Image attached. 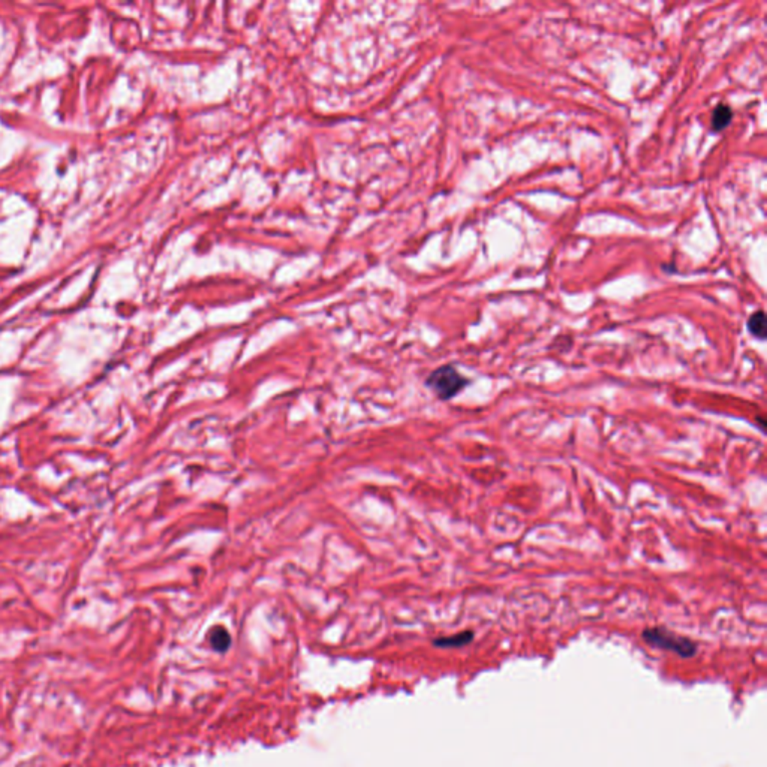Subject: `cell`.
<instances>
[{"label":"cell","instance_id":"1","mask_svg":"<svg viewBox=\"0 0 767 767\" xmlns=\"http://www.w3.org/2000/svg\"><path fill=\"white\" fill-rule=\"evenodd\" d=\"M426 386L429 387L441 401H450L459 394L466 386H469V379L459 374V371L451 364L438 367L426 379Z\"/></svg>","mask_w":767,"mask_h":767},{"label":"cell","instance_id":"2","mask_svg":"<svg viewBox=\"0 0 767 767\" xmlns=\"http://www.w3.org/2000/svg\"><path fill=\"white\" fill-rule=\"evenodd\" d=\"M642 637L646 643L651 646L666 649V651H671L684 658L694 657L697 652L696 643H692L689 639L677 636V634L666 629V628H647L643 631Z\"/></svg>","mask_w":767,"mask_h":767},{"label":"cell","instance_id":"3","mask_svg":"<svg viewBox=\"0 0 767 767\" xmlns=\"http://www.w3.org/2000/svg\"><path fill=\"white\" fill-rule=\"evenodd\" d=\"M731 119H733V111L729 105L726 104L716 105L712 113V129L715 132L724 130L730 125Z\"/></svg>","mask_w":767,"mask_h":767},{"label":"cell","instance_id":"4","mask_svg":"<svg viewBox=\"0 0 767 767\" xmlns=\"http://www.w3.org/2000/svg\"><path fill=\"white\" fill-rule=\"evenodd\" d=\"M209 640L216 652H225L231 646V636L224 627H215L209 634Z\"/></svg>","mask_w":767,"mask_h":767},{"label":"cell","instance_id":"5","mask_svg":"<svg viewBox=\"0 0 767 767\" xmlns=\"http://www.w3.org/2000/svg\"><path fill=\"white\" fill-rule=\"evenodd\" d=\"M472 640H474V632L463 631L459 634H454V636H450V637L436 639L433 644L438 647H462V646L469 644Z\"/></svg>","mask_w":767,"mask_h":767},{"label":"cell","instance_id":"6","mask_svg":"<svg viewBox=\"0 0 767 767\" xmlns=\"http://www.w3.org/2000/svg\"><path fill=\"white\" fill-rule=\"evenodd\" d=\"M748 330L758 341H766L767 336V326H766V315L763 311H757L752 314L748 319Z\"/></svg>","mask_w":767,"mask_h":767}]
</instances>
